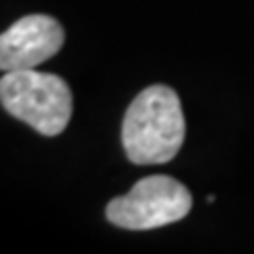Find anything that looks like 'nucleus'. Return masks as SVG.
I'll use <instances>...</instances> for the list:
<instances>
[{
	"label": "nucleus",
	"instance_id": "f257e3e1",
	"mask_svg": "<svg viewBox=\"0 0 254 254\" xmlns=\"http://www.w3.org/2000/svg\"><path fill=\"white\" fill-rule=\"evenodd\" d=\"M121 140L136 165L168 163L185 142V115L172 87L153 85L140 91L123 117Z\"/></svg>",
	"mask_w": 254,
	"mask_h": 254
},
{
	"label": "nucleus",
	"instance_id": "f03ea898",
	"mask_svg": "<svg viewBox=\"0 0 254 254\" xmlns=\"http://www.w3.org/2000/svg\"><path fill=\"white\" fill-rule=\"evenodd\" d=\"M0 104L43 136H58L72 117V91L62 76L13 70L0 78Z\"/></svg>",
	"mask_w": 254,
	"mask_h": 254
},
{
	"label": "nucleus",
	"instance_id": "7ed1b4c3",
	"mask_svg": "<svg viewBox=\"0 0 254 254\" xmlns=\"http://www.w3.org/2000/svg\"><path fill=\"white\" fill-rule=\"evenodd\" d=\"M193 197L172 176H146L129 193L115 197L106 205V218L129 231H146L178 222L190 212Z\"/></svg>",
	"mask_w": 254,
	"mask_h": 254
},
{
	"label": "nucleus",
	"instance_id": "20e7f679",
	"mask_svg": "<svg viewBox=\"0 0 254 254\" xmlns=\"http://www.w3.org/2000/svg\"><path fill=\"white\" fill-rule=\"evenodd\" d=\"M64 47L62 23L49 15H26L0 34V70H32Z\"/></svg>",
	"mask_w": 254,
	"mask_h": 254
}]
</instances>
